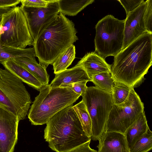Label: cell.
Returning <instances> with one entry per match:
<instances>
[{
	"label": "cell",
	"mask_w": 152,
	"mask_h": 152,
	"mask_svg": "<svg viewBox=\"0 0 152 152\" xmlns=\"http://www.w3.org/2000/svg\"><path fill=\"white\" fill-rule=\"evenodd\" d=\"M81 123L85 134L89 137L92 136V124L90 116L83 101L73 106Z\"/></svg>",
	"instance_id": "7402d4cb"
},
{
	"label": "cell",
	"mask_w": 152,
	"mask_h": 152,
	"mask_svg": "<svg viewBox=\"0 0 152 152\" xmlns=\"http://www.w3.org/2000/svg\"><path fill=\"white\" fill-rule=\"evenodd\" d=\"M19 122L15 115L0 106V152H14Z\"/></svg>",
	"instance_id": "8fae6325"
},
{
	"label": "cell",
	"mask_w": 152,
	"mask_h": 152,
	"mask_svg": "<svg viewBox=\"0 0 152 152\" xmlns=\"http://www.w3.org/2000/svg\"><path fill=\"white\" fill-rule=\"evenodd\" d=\"M31 103L23 81L8 70L0 67V106L20 121L26 118Z\"/></svg>",
	"instance_id": "5b68a950"
},
{
	"label": "cell",
	"mask_w": 152,
	"mask_h": 152,
	"mask_svg": "<svg viewBox=\"0 0 152 152\" xmlns=\"http://www.w3.org/2000/svg\"><path fill=\"white\" fill-rule=\"evenodd\" d=\"M91 141H88L67 152H97L90 147Z\"/></svg>",
	"instance_id": "f546056e"
},
{
	"label": "cell",
	"mask_w": 152,
	"mask_h": 152,
	"mask_svg": "<svg viewBox=\"0 0 152 152\" xmlns=\"http://www.w3.org/2000/svg\"><path fill=\"white\" fill-rule=\"evenodd\" d=\"M75 58V48L73 44L70 45L55 61L53 64L55 74L66 69Z\"/></svg>",
	"instance_id": "44dd1931"
},
{
	"label": "cell",
	"mask_w": 152,
	"mask_h": 152,
	"mask_svg": "<svg viewBox=\"0 0 152 152\" xmlns=\"http://www.w3.org/2000/svg\"><path fill=\"white\" fill-rule=\"evenodd\" d=\"M52 0H21L22 6L34 7H46Z\"/></svg>",
	"instance_id": "83f0119b"
},
{
	"label": "cell",
	"mask_w": 152,
	"mask_h": 152,
	"mask_svg": "<svg viewBox=\"0 0 152 152\" xmlns=\"http://www.w3.org/2000/svg\"><path fill=\"white\" fill-rule=\"evenodd\" d=\"M91 81L99 89L112 94V89L114 83L110 73L103 72L93 75Z\"/></svg>",
	"instance_id": "603a6c76"
},
{
	"label": "cell",
	"mask_w": 152,
	"mask_h": 152,
	"mask_svg": "<svg viewBox=\"0 0 152 152\" xmlns=\"http://www.w3.org/2000/svg\"><path fill=\"white\" fill-rule=\"evenodd\" d=\"M35 98L28 113V118L34 125L46 124L58 112L75 102L80 95L69 87L51 88L45 86Z\"/></svg>",
	"instance_id": "277c9868"
},
{
	"label": "cell",
	"mask_w": 152,
	"mask_h": 152,
	"mask_svg": "<svg viewBox=\"0 0 152 152\" xmlns=\"http://www.w3.org/2000/svg\"><path fill=\"white\" fill-rule=\"evenodd\" d=\"M13 59L31 73L44 85L46 86L49 85V75L45 66L38 64L36 60L27 57H20Z\"/></svg>",
	"instance_id": "e0dca14e"
},
{
	"label": "cell",
	"mask_w": 152,
	"mask_h": 152,
	"mask_svg": "<svg viewBox=\"0 0 152 152\" xmlns=\"http://www.w3.org/2000/svg\"><path fill=\"white\" fill-rule=\"evenodd\" d=\"M94 1V0H58L59 12L65 15L74 16Z\"/></svg>",
	"instance_id": "d6986e66"
},
{
	"label": "cell",
	"mask_w": 152,
	"mask_h": 152,
	"mask_svg": "<svg viewBox=\"0 0 152 152\" xmlns=\"http://www.w3.org/2000/svg\"><path fill=\"white\" fill-rule=\"evenodd\" d=\"M146 5V1H144L126 16L125 19L123 46L121 50L147 32L144 20Z\"/></svg>",
	"instance_id": "7c38bea8"
},
{
	"label": "cell",
	"mask_w": 152,
	"mask_h": 152,
	"mask_svg": "<svg viewBox=\"0 0 152 152\" xmlns=\"http://www.w3.org/2000/svg\"><path fill=\"white\" fill-rule=\"evenodd\" d=\"M20 1L21 0H0V8L15 7Z\"/></svg>",
	"instance_id": "4dcf8cb0"
},
{
	"label": "cell",
	"mask_w": 152,
	"mask_h": 152,
	"mask_svg": "<svg viewBox=\"0 0 152 152\" xmlns=\"http://www.w3.org/2000/svg\"><path fill=\"white\" fill-rule=\"evenodd\" d=\"M73 22L60 12L41 30L33 48L39 64L47 68L78 39Z\"/></svg>",
	"instance_id": "7a4b0ae2"
},
{
	"label": "cell",
	"mask_w": 152,
	"mask_h": 152,
	"mask_svg": "<svg viewBox=\"0 0 152 152\" xmlns=\"http://www.w3.org/2000/svg\"><path fill=\"white\" fill-rule=\"evenodd\" d=\"M2 19V15H0V24L1 23Z\"/></svg>",
	"instance_id": "d6a6232c"
},
{
	"label": "cell",
	"mask_w": 152,
	"mask_h": 152,
	"mask_svg": "<svg viewBox=\"0 0 152 152\" xmlns=\"http://www.w3.org/2000/svg\"><path fill=\"white\" fill-rule=\"evenodd\" d=\"M149 128L145 112L143 111L126 132L125 135L129 149Z\"/></svg>",
	"instance_id": "ac0fdd59"
},
{
	"label": "cell",
	"mask_w": 152,
	"mask_h": 152,
	"mask_svg": "<svg viewBox=\"0 0 152 152\" xmlns=\"http://www.w3.org/2000/svg\"><path fill=\"white\" fill-rule=\"evenodd\" d=\"M87 82L86 81H79L67 85L65 87L71 88L75 92L82 96L87 87L86 86Z\"/></svg>",
	"instance_id": "f1b7e54d"
},
{
	"label": "cell",
	"mask_w": 152,
	"mask_h": 152,
	"mask_svg": "<svg viewBox=\"0 0 152 152\" xmlns=\"http://www.w3.org/2000/svg\"><path fill=\"white\" fill-rule=\"evenodd\" d=\"M23 56L36 60L34 48L22 49L2 46L0 42V63L8 59Z\"/></svg>",
	"instance_id": "ffe728a7"
},
{
	"label": "cell",
	"mask_w": 152,
	"mask_h": 152,
	"mask_svg": "<svg viewBox=\"0 0 152 152\" xmlns=\"http://www.w3.org/2000/svg\"><path fill=\"white\" fill-rule=\"evenodd\" d=\"M5 68L23 82L39 91L44 85L27 69L16 62L13 59L0 63Z\"/></svg>",
	"instance_id": "2e32d148"
},
{
	"label": "cell",
	"mask_w": 152,
	"mask_h": 152,
	"mask_svg": "<svg viewBox=\"0 0 152 152\" xmlns=\"http://www.w3.org/2000/svg\"><path fill=\"white\" fill-rule=\"evenodd\" d=\"M99 141L97 152H130L125 136L122 134L104 131Z\"/></svg>",
	"instance_id": "4fadbf2b"
},
{
	"label": "cell",
	"mask_w": 152,
	"mask_h": 152,
	"mask_svg": "<svg viewBox=\"0 0 152 152\" xmlns=\"http://www.w3.org/2000/svg\"><path fill=\"white\" fill-rule=\"evenodd\" d=\"M14 7L0 8V15H2L12 10Z\"/></svg>",
	"instance_id": "1f68e13d"
},
{
	"label": "cell",
	"mask_w": 152,
	"mask_h": 152,
	"mask_svg": "<svg viewBox=\"0 0 152 152\" xmlns=\"http://www.w3.org/2000/svg\"><path fill=\"white\" fill-rule=\"evenodd\" d=\"M140 97L132 88L127 99L120 104H113L106 122L105 131L125 135L126 132L144 111Z\"/></svg>",
	"instance_id": "9c48e42d"
},
{
	"label": "cell",
	"mask_w": 152,
	"mask_h": 152,
	"mask_svg": "<svg viewBox=\"0 0 152 152\" xmlns=\"http://www.w3.org/2000/svg\"><path fill=\"white\" fill-rule=\"evenodd\" d=\"M152 149V132L149 128L130 149V152H148Z\"/></svg>",
	"instance_id": "d4e9b609"
},
{
	"label": "cell",
	"mask_w": 152,
	"mask_h": 152,
	"mask_svg": "<svg viewBox=\"0 0 152 152\" xmlns=\"http://www.w3.org/2000/svg\"><path fill=\"white\" fill-rule=\"evenodd\" d=\"M82 99L91 117L94 141L99 140L103 132L113 103L111 94L96 86L87 87Z\"/></svg>",
	"instance_id": "ba28073f"
},
{
	"label": "cell",
	"mask_w": 152,
	"mask_h": 152,
	"mask_svg": "<svg viewBox=\"0 0 152 152\" xmlns=\"http://www.w3.org/2000/svg\"><path fill=\"white\" fill-rule=\"evenodd\" d=\"M125 9L126 15L138 7L144 1L143 0H118Z\"/></svg>",
	"instance_id": "4316f807"
},
{
	"label": "cell",
	"mask_w": 152,
	"mask_h": 152,
	"mask_svg": "<svg viewBox=\"0 0 152 152\" xmlns=\"http://www.w3.org/2000/svg\"><path fill=\"white\" fill-rule=\"evenodd\" d=\"M147 5L144 20L147 32L152 33V0L146 1Z\"/></svg>",
	"instance_id": "484cf974"
},
{
	"label": "cell",
	"mask_w": 152,
	"mask_h": 152,
	"mask_svg": "<svg viewBox=\"0 0 152 152\" xmlns=\"http://www.w3.org/2000/svg\"><path fill=\"white\" fill-rule=\"evenodd\" d=\"M132 88L124 84L115 81L111 94L113 104H119L125 102Z\"/></svg>",
	"instance_id": "cb8c5ba5"
},
{
	"label": "cell",
	"mask_w": 152,
	"mask_h": 152,
	"mask_svg": "<svg viewBox=\"0 0 152 152\" xmlns=\"http://www.w3.org/2000/svg\"><path fill=\"white\" fill-rule=\"evenodd\" d=\"M84 81H91V79L82 68L74 66L55 74L54 78L49 85L51 88L65 87L73 83Z\"/></svg>",
	"instance_id": "9a60e30c"
},
{
	"label": "cell",
	"mask_w": 152,
	"mask_h": 152,
	"mask_svg": "<svg viewBox=\"0 0 152 152\" xmlns=\"http://www.w3.org/2000/svg\"><path fill=\"white\" fill-rule=\"evenodd\" d=\"M58 1V0H52L46 7L20 6L34 40L42 28L59 13Z\"/></svg>",
	"instance_id": "30bf717a"
},
{
	"label": "cell",
	"mask_w": 152,
	"mask_h": 152,
	"mask_svg": "<svg viewBox=\"0 0 152 152\" xmlns=\"http://www.w3.org/2000/svg\"><path fill=\"white\" fill-rule=\"evenodd\" d=\"M125 19L119 20L108 15L100 20L95 26V52L104 58L115 56L122 49Z\"/></svg>",
	"instance_id": "52a82bcc"
},
{
	"label": "cell",
	"mask_w": 152,
	"mask_h": 152,
	"mask_svg": "<svg viewBox=\"0 0 152 152\" xmlns=\"http://www.w3.org/2000/svg\"><path fill=\"white\" fill-rule=\"evenodd\" d=\"M75 66L82 68L91 79L94 75L103 72L110 73L111 70V65L95 52L86 54Z\"/></svg>",
	"instance_id": "5bb4252c"
},
{
	"label": "cell",
	"mask_w": 152,
	"mask_h": 152,
	"mask_svg": "<svg viewBox=\"0 0 152 152\" xmlns=\"http://www.w3.org/2000/svg\"><path fill=\"white\" fill-rule=\"evenodd\" d=\"M72 104L58 112L46 124L44 138L56 152H67L88 141Z\"/></svg>",
	"instance_id": "3957f363"
},
{
	"label": "cell",
	"mask_w": 152,
	"mask_h": 152,
	"mask_svg": "<svg viewBox=\"0 0 152 152\" xmlns=\"http://www.w3.org/2000/svg\"><path fill=\"white\" fill-rule=\"evenodd\" d=\"M152 64V33L146 32L114 57L110 73L115 82L134 88Z\"/></svg>",
	"instance_id": "6da1fadb"
},
{
	"label": "cell",
	"mask_w": 152,
	"mask_h": 152,
	"mask_svg": "<svg viewBox=\"0 0 152 152\" xmlns=\"http://www.w3.org/2000/svg\"><path fill=\"white\" fill-rule=\"evenodd\" d=\"M0 42L2 46L24 49L33 46L34 40L21 7H15L2 15Z\"/></svg>",
	"instance_id": "8992f818"
}]
</instances>
